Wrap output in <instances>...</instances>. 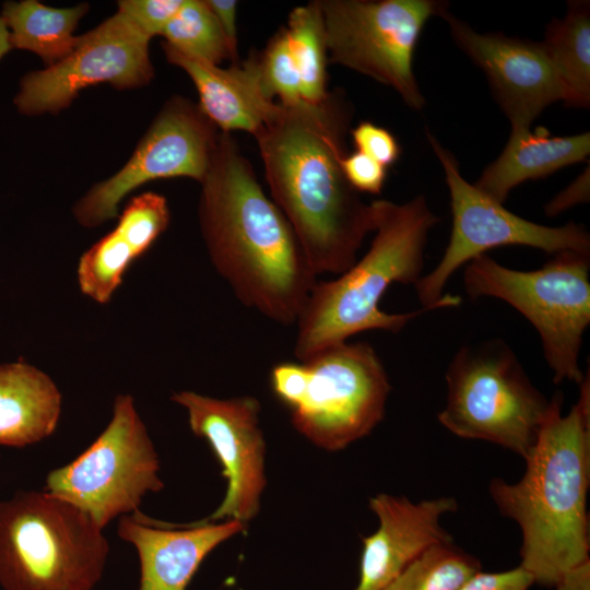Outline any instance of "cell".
<instances>
[{
  "label": "cell",
  "mask_w": 590,
  "mask_h": 590,
  "mask_svg": "<svg viewBox=\"0 0 590 590\" xmlns=\"http://www.w3.org/2000/svg\"><path fill=\"white\" fill-rule=\"evenodd\" d=\"M351 118L344 94L333 91L319 103H279L255 137L271 199L317 275L351 268L376 228L374 205L362 200L342 169Z\"/></svg>",
  "instance_id": "cell-1"
},
{
  "label": "cell",
  "mask_w": 590,
  "mask_h": 590,
  "mask_svg": "<svg viewBox=\"0 0 590 590\" xmlns=\"http://www.w3.org/2000/svg\"><path fill=\"white\" fill-rule=\"evenodd\" d=\"M200 184V227L215 270L241 304L278 323L297 322L317 274L231 133H219Z\"/></svg>",
  "instance_id": "cell-2"
},
{
  "label": "cell",
  "mask_w": 590,
  "mask_h": 590,
  "mask_svg": "<svg viewBox=\"0 0 590 590\" xmlns=\"http://www.w3.org/2000/svg\"><path fill=\"white\" fill-rule=\"evenodd\" d=\"M578 401L562 414L555 403L536 440L523 458L516 483L494 479L489 494L500 514L522 533L520 567L534 583L554 588L567 569L589 560L590 381L587 374Z\"/></svg>",
  "instance_id": "cell-3"
},
{
  "label": "cell",
  "mask_w": 590,
  "mask_h": 590,
  "mask_svg": "<svg viewBox=\"0 0 590 590\" xmlns=\"http://www.w3.org/2000/svg\"><path fill=\"white\" fill-rule=\"evenodd\" d=\"M371 204L376 228L368 251L335 279L317 282L297 319L294 354L299 362L364 331L399 332L426 311L389 314L379 303L394 282L415 286L420 281L428 233L439 217L423 196Z\"/></svg>",
  "instance_id": "cell-4"
},
{
  "label": "cell",
  "mask_w": 590,
  "mask_h": 590,
  "mask_svg": "<svg viewBox=\"0 0 590 590\" xmlns=\"http://www.w3.org/2000/svg\"><path fill=\"white\" fill-rule=\"evenodd\" d=\"M108 554L103 528L58 496L22 491L0 502L3 590H93Z\"/></svg>",
  "instance_id": "cell-5"
},
{
  "label": "cell",
  "mask_w": 590,
  "mask_h": 590,
  "mask_svg": "<svg viewBox=\"0 0 590 590\" xmlns=\"http://www.w3.org/2000/svg\"><path fill=\"white\" fill-rule=\"evenodd\" d=\"M439 423L467 439L496 444L524 458L557 400H548L500 339L462 346L446 371Z\"/></svg>",
  "instance_id": "cell-6"
},
{
  "label": "cell",
  "mask_w": 590,
  "mask_h": 590,
  "mask_svg": "<svg viewBox=\"0 0 590 590\" xmlns=\"http://www.w3.org/2000/svg\"><path fill=\"white\" fill-rule=\"evenodd\" d=\"M590 253L562 251L532 271L502 266L487 253L469 263L463 285L470 298H499L536 329L554 382L580 384L582 338L590 323Z\"/></svg>",
  "instance_id": "cell-7"
},
{
  "label": "cell",
  "mask_w": 590,
  "mask_h": 590,
  "mask_svg": "<svg viewBox=\"0 0 590 590\" xmlns=\"http://www.w3.org/2000/svg\"><path fill=\"white\" fill-rule=\"evenodd\" d=\"M426 138L444 169L452 227L440 261L415 285L423 309L457 307L461 298L444 293L449 279L461 266L496 247L527 246L553 255L568 250L590 253V235L582 225L569 222L551 227L510 212L468 182L455 155L428 130Z\"/></svg>",
  "instance_id": "cell-8"
},
{
  "label": "cell",
  "mask_w": 590,
  "mask_h": 590,
  "mask_svg": "<svg viewBox=\"0 0 590 590\" xmlns=\"http://www.w3.org/2000/svg\"><path fill=\"white\" fill-rule=\"evenodd\" d=\"M328 62L390 86L413 110L425 105L413 57L427 21L448 4L439 0H318Z\"/></svg>",
  "instance_id": "cell-9"
},
{
  "label": "cell",
  "mask_w": 590,
  "mask_h": 590,
  "mask_svg": "<svg viewBox=\"0 0 590 590\" xmlns=\"http://www.w3.org/2000/svg\"><path fill=\"white\" fill-rule=\"evenodd\" d=\"M158 471L156 450L132 397L119 394L107 427L78 458L52 470L44 491L104 528L118 516L138 511L148 493L163 489Z\"/></svg>",
  "instance_id": "cell-10"
},
{
  "label": "cell",
  "mask_w": 590,
  "mask_h": 590,
  "mask_svg": "<svg viewBox=\"0 0 590 590\" xmlns=\"http://www.w3.org/2000/svg\"><path fill=\"white\" fill-rule=\"evenodd\" d=\"M303 363L308 382L291 418L314 445L341 450L368 435L384 418L391 387L370 344L346 341Z\"/></svg>",
  "instance_id": "cell-11"
},
{
  "label": "cell",
  "mask_w": 590,
  "mask_h": 590,
  "mask_svg": "<svg viewBox=\"0 0 590 590\" xmlns=\"http://www.w3.org/2000/svg\"><path fill=\"white\" fill-rule=\"evenodd\" d=\"M217 138V128L198 105L181 96L172 97L127 163L75 203V220L84 227H95L118 217L121 201L153 180L188 177L201 182L210 168Z\"/></svg>",
  "instance_id": "cell-12"
},
{
  "label": "cell",
  "mask_w": 590,
  "mask_h": 590,
  "mask_svg": "<svg viewBox=\"0 0 590 590\" xmlns=\"http://www.w3.org/2000/svg\"><path fill=\"white\" fill-rule=\"evenodd\" d=\"M149 43L150 38L117 11L79 36L64 59L23 75L13 104L25 116L58 114L88 86L106 83L119 91L144 86L154 76Z\"/></svg>",
  "instance_id": "cell-13"
},
{
  "label": "cell",
  "mask_w": 590,
  "mask_h": 590,
  "mask_svg": "<svg viewBox=\"0 0 590 590\" xmlns=\"http://www.w3.org/2000/svg\"><path fill=\"white\" fill-rule=\"evenodd\" d=\"M172 400L186 409L191 430L208 440L227 480L223 502L201 521L226 519L246 526L258 514L266 486L259 401L249 396L216 399L193 391L176 392Z\"/></svg>",
  "instance_id": "cell-14"
},
{
  "label": "cell",
  "mask_w": 590,
  "mask_h": 590,
  "mask_svg": "<svg viewBox=\"0 0 590 590\" xmlns=\"http://www.w3.org/2000/svg\"><path fill=\"white\" fill-rule=\"evenodd\" d=\"M442 17L457 46L485 73L492 94L511 128H531L562 87L542 42L481 34L448 10Z\"/></svg>",
  "instance_id": "cell-15"
},
{
  "label": "cell",
  "mask_w": 590,
  "mask_h": 590,
  "mask_svg": "<svg viewBox=\"0 0 590 590\" xmlns=\"http://www.w3.org/2000/svg\"><path fill=\"white\" fill-rule=\"evenodd\" d=\"M457 507L453 497L420 503L388 494L371 497L369 508L378 517L379 527L363 539L359 580L354 590H384L428 547L450 542L440 520Z\"/></svg>",
  "instance_id": "cell-16"
},
{
  "label": "cell",
  "mask_w": 590,
  "mask_h": 590,
  "mask_svg": "<svg viewBox=\"0 0 590 590\" xmlns=\"http://www.w3.org/2000/svg\"><path fill=\"white\" fill-rule=\"evenodd\" d=\"M244 529L236 520L166 523L138 510L131 517L121 516L117 533L139 554V590H186L203 559Z\"/></svg>",
  "instance_id": "cell-17"
},
{
  "label": "cell",
  "mask_w": 590,
  "mask_h": 590,
  "mask_svg": "<svg viewBox=\"0 0 590 590\" xmlns=\"http://www.w3.org/2000/svg\"><path fill=\"white\" fill-rule=\"evenodd\" d=\"M167 61L182 69L199 95V108L222 132L246 131L256 137L279 103L262 84L258 51L227 68L182 54L162 43Z\"/></svg>",
  "instance_id": "cell-18"
},
{
  "label": "cell",
  "mask_w": 590,
  "mask_h": 590,
  "mask_svg": "<svg viewBox=\"0 0 590 590\" xmlns=\"http://www.w3.org/2000/svg\"><path fill=\"white\" fill-rule=\"evenodd\" d=\"M589 153V132L551 137L544 127L534 131L531 128H511L504 150L483 170L474 186L493 200L504 203L516 186L582 162Z\"/></svg>",
  "instance_id": "cell-19"
},
{
  "label": "cell",
  "mask_w": 590,
  "mask_h": 590,
  "mask_svg": "<svg viewBox=\"0 0 590 590\" xmlns=\"http://www.w3.org/2000/svg\"><path fill=\"white\" fill-rule=\"evenodd\" d=\"M61 393L54 380L23 361L0 364V446L22 448L50 436Z\"/></svg>",
  "instance_id": "cell-20"
},
{
  "label": "cell",
  "mask_w": 590,
  "mask_h": 590,
  "mask_svg": "<svg viewBox=\"0 0 590 590\" xmlns=\"http://www.w3.org/2000/svg\"><path fill=\"white\" fill-rule=\"evenodd\" d=\"M90 5L54 8L36 0L5 1L0 16L5 24L12 49L37 55L46 67L64 59L75 47L73 33Z\"/></svg>",
  "instance_id": "cell-21"
},
{
  "label": "cell",
  "mask_w": 590,
  "mask_h": 590,
  "mask_svg": "<svg viewBox=\"0 0 590 590\" xmlns=\"http://www.w3.org/2000/svg\"><path fill=\"white\" fill-rule=\"evenodd\" d=\"M557 74L563 102L575 108L590 106V3L568 1L566 15L553 20L542 42Z\"/></svg>",
  "instance_id": "cell-22"
},
{
  "label": "cell",
  "mask_w": 590,
  "mask_h": 590,
  "mask_svg": "<svg viewBox=\"0 0 590 590\" xmlns=\"http://www.w3.org/2000/svg\"><path fill=\"white\" fill-rule=\"evenodd\" d=\"M300 78L302 99L319 103L328 95V54L321 10L317 1L294 8L285 26Z\"/></svg>",
  "instance_id": "cell-23"
},
{
  "label": "cell",
  "mask_w": 590,
  "mask_h": 590,
  "mask_svg": "<svg viewBox=\"0 0 590 590\" xmlns=\"http://www.w3.org/2000/svg\"><path fill=\"white\" fill-rule=\"evenodd\" d=\"M479 571L480 562L450 541L428 547L384 590H460Z\"/></svg>",
  "instance_id": "cell-24"
},
{
  "label": "cell",
  "mask_w": 590,
  "mask_h": 590,
  "mask_svg": "<svg viewBox=\"0 0 590 590\" xmlns=\"http://www.w3.org/2000/svg\"><path fill=\"white\" fill-rule=\"evenodd\" d=\"M161 36L163 43L188 56L216 66L227 59L236 63L206 0H184Z\"/></svg>",
  "instance_id": "cell-25"
},
{
  "label": "cell",
  "mask_w": 590,
  "mask_h": 590,
  "mask_svg": "<svg viewBox=\"0 0 590 590\" xmlns=\"http://www.w3.org/2000/svg\"><path fill=\"white\" fill-rule=\"evenodd\" d=\"M135 256L114 228L80 258L76 269L81 292L98 304H107Z\"/></svg>",
  "instance_id": "cell-26"
},
{
  "label": "cell",
  "mask_w": 590,
  "mask_h": 590,
  "mask_svg": "<svg viewBox=\"0 0 590 590\" xmlns=\"http://www.w3.org/2000/svg\"><path fill=\"white\" fill-rule=\"evenodd\" d=\"M170 221L164 196L146 191L130 199L118 215L116 229L128 243L138 259L146 252Z\"/></svg>",
  "instance_id": "cell-27"
},
{
  "label": "cell",
  "mask_w": 590,
  "mask_h": 590,
  "mask_svg": "<svg viewBox=\"0 0 590 590\" xmlns=\"http://www.w3.org/2000/svg\"><path fill=\"white\" fill-rule=\"evenodd\" d=\"M262 84L268 95L283 105L302 99L300 78L285 27L280 28L258 52Z\"/></svg>",
  "instance_id": "cell-28"
},
{
  "label": "cell",
  "mask_w": 590,
  "mask_h": 590,
  "mask_svg": "<svg viewBox=\"0 0 590 590\" xmlns=\"http://www.w3.org/2000/svg\"><path fill=\"white\" fill-rule=\"evenodd\" d=\"M182 3L184 0H120L117 11L151 39L162 34Z\"/></svg>",
  "instance_id": "cell-29"
},
{
  "label": "cell",
  "mask_w": 590,
  "mask_h": 590,
  "mask_svg": "<svg viewBox=\"0 0 590 590\" xmlns=\"http://www.w3.org/2000/svg\"><path fill=\"white\" fill-rule=\"evenodd\" d=\"M350 133L355 151L366 154L385 167L393 165L401 155L398 140L384 127L361 121Z\"/></svg>",
  "instance_id": "cell-30"
},
{
  "label": "cell",
  "mask_w": 590,
  "mask_h": 590,
  "mask_svg": "<svg viewBox=\"0 0 590 590\" xmlns=\"http://www.w3.org/2000/svg\"><path fill=\"white\" fill-rule=\"evenodd\" d=\"M342 169L357 192L379 194L387 178V167L358 151L344 156Z\"/></svg>",
  "instance_id": "cell-31"
},
{
  "label": "cell",
  "mask_w": 590,
  "mask_h": 590,
  "mask_svg": "<svg viewBox=\"0 0 590 590\" xmlns=\"http://www.w3.org/2000/svg\"><path fill=\"white\" fill-rule=\"evenodd\" d=\"M308 382V373L303 362L276 364L270 375L273 393L291 411L302 401Z\"/></svg>",
  "instance_id": "cell-32"
},
{
  "label": "cell",
  "mask_w": 590,
  "mask_h": 590,
  "mask_svg": "<svg viewBox=\"0 0 590 590\" xmlns=\"http://www.w3.org/2000/svg\"><path fill=\"white\" fill-rule=\"evenodd\" d=\"M533 583L532 576L519 566L502 573L479 571L460 590H529Z\"/></svg>",
  "instance_id": "cell-33"
},
{
  "label": "cell",
  "mask_w": 590,
  "mask_h": 590,
  "mask_svg": "<svg viewBox=\"0 0 590 590\" xmlns=\"http://www.w3.org/2000/svg\"><path fill=\"white\" fill-rule=\"evenodd\" d=\"M589 182L590 168L588 163L583 172L545 205V215L553 217L576 204L588 202L590 192Z\"/></svg>",
  "instance_id": "cell-34"
},
{
  "label": "cell",
  "mask_w": 590,
  "mask_h": 590,
  "mask_svg": "<svg viewBox=\"0 0 590 590\" xmlns=\"http://www.w3.org/2000/svg\"><path fill=\"white\" fill-rule=\"evenodd\" d=\"M215 14L222 32L227 40L235 62H239L237 52V1L235 0H206Z\"/></svg>",
  "instance_id": "cell-35"
},
{
  "label": "cell",
  "mask_w": 590,
  "mask_h": 590,
  "mask_svg": "<svg viewBox=\"0 0 590 590\" xmlns=\"http://www.w3.org/2000/svg\"><path fill=\"white\" fill-rule=\"evenodd\" d=\"M554 589L590 590V559L564 571L555 583Z\"/></svg>",
  "instance_id": "cell-36"
},
{
  "label": "cell",
  "mask_w": 590,
  "mask_h": 590,
  "mask_svg": "<svg viewBox=\"0 0 590 590\" xmlns=\"http://www.w3.org/2000/svg\"><path fill=\"white\" fill-rule=\"evenodd\" d=\"M11 49L9 32L0 16V59H2Z\"/></svg>",
  "instance_id": "cell-37"
}]
</instances>
